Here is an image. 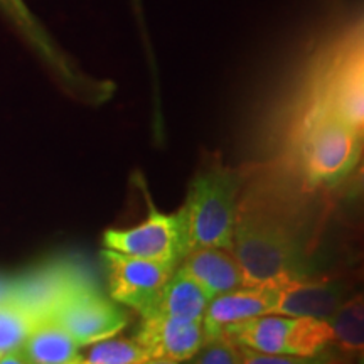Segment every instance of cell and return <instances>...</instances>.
I'll use <instances>...</instances> for the list:
<instances>
[{
    "label": "cell",
    "instance_id": "d6986e66",
    "mask_svg": "<svg viewBox=\"0 0 364 364\" xmlns=\"http://www.w3.org/2000/svg\"><path fill=\"white\" fill-rule=\"evenodd\" d=\"M191 364H241V348L235 341L220 336L206 341Z\"/></svg>",
    "mask_w": 364,
    "mask_h": 364
},
{
    "label": "cell",
    "instance_id": "44dd1931",
    "mask_svg": "<svg viewBox=\"0 0 364 364\" xmlns=\"http://www.w3.org/2000/svg\"><path fill=\"white\" fill-rule=\"evenodd\" d=\"M14 295V277H7L0 273V304L12 300Z\"/></svg>",
    "mask_w": 364,
    "mask_h": 364
},
{
    "label": "cell",
    "instance_id": "9a60e30c",
    "mask_svg": "<svg viewBox=\"0 0 364 364\" xmlns=\"http://www.w3.org/2000/svg\"><path fill=\"white\" fill-rule=\"evenodd\" d=\"M206 292L196 282L181 270L179 265L164 285L156 306L149 316L179 318V321H203L209 304Z\"/></svg>",
    "mask_w": 364,
    "mask_h": 364
},
{
    "label": "cell",
    "instance_id": "5bb4252c",
    "mask_svg": "<svg viewBox=\"0 0 364 364\" xmlns=\"http://www.w3.org/2000/svg\"><path fill=\"white\" fill-rule=\"evenodd\" d=\"M27 364H76L81 348L51 317L39 321L17 351Z\"/></svg>",
    "mask_w": 364,
    "mask_h": 364
},
{
    "label": "cell",
    "instance_id": "4fadbf2b",
    "mask_svg": "<svg viewBox=\"0 0 364 364\" xmlns=\"http://www.w3.org/2000/svg\"><path fill=\"white\" fill-rule=\"evenodd\" d=\"M179 268L201 287L209 299L245 287L243 270L230 248H193L184 255Z\"/></svg>",
    "mask_w": 364,
    "mask_h": 364
},
{
    "label": "cell",
    "instance_id": "5b68a950",
    "mask_svg": "<svg viewBox=\"0 0 364 364\" xmlns=\"http://www.w3.org/2000/svg\"><path fill=\"white\" fill-rule=\"evenodd\" d=\"M95 284L93 275L71 258L44 262L24 275L14 277V302L24 307L36 321L51 317L73 294Z\"/></svg>",
    "mask_w": 364,
    "mask_h": 364
},
{
    "label": "cell",
    "instance_id": "9c48e42d",
    "mask_svg": "<svg viewBox=\"0 0 364 364\" xmlns=\"http://www.w3.org/2000/svg\"><path fill=\"white\" fill-rule=\"evenodd\" d=\"M0 11L12 22V26L19 31L22 38L29 43L36 54L71 90L80 91L85 97H88V100H98V102L110 95V85L98 83V81L86 78L83 73L73 65L70 58L58 48L51 36L48 34L44 26L27 9L24 0H0Z\"/></svg>",
    "mask_w": 364,
    "mask_h": 364
},
{
    "label": "cell",
    "instance_id": "52a82bcc",
    "mask_svg": "<svg viewBox=\"0 0 364 364\" xmlns=\"http://www.w3.org/2000/svg\"><path fill=\"white\" fill-rule=\"evenodd\" d=\"M102 258L112 300L134 309L142 317L149 316L156 306L164 285L177 268L171 263H159L108 248L102 252Z\"/></svg>",
    "mask_w": 364,
    "mask_h": 364
},
{
    "label": "cell",
    "instance_id": "30bf717a",
    "mask_svg": "<svg viewBox=\"0 0 364 364\" xmlns=\"http://www.w3.org/2000/svg\"><path fill=\"white\" fill-rule=\"evenodd\" d=\"M135 339L150 358L182 363L193 359L206 343L203 321H179L171 317H142Z\"/></svg>",
    "mask_w": 364,
    "mask_h": 364
},
{
    "label": "cell",
    "instance_id": "e0dca14e",
    "mask_svg": "<svg viewBox=\"0 0 364 364\" xmlns=\"http://www.w3.org/2000/svg\"><path fill=\"white\" fill-rule=\"evenodd\" d=\"M150 359L149 353L135 338H113L90 344L86 354H81L76 364H140Z\"/></svg>",
    "mask_w": 364,
    "mask_h": 364
},
{
    "label": "cell",
    "instance_id": "7c38bea8",
    "mask_svg": "<svg viewBox=\"0 0 364 364\" xmlns=\"http://www.w3.org/2000/svg\"><path fill=\"white\" fill-rule=\"evenodd\" d=\"M273 314V287L245 285L209 300L203 317L206 341L220 338L228 327Z\"/></svg>",
    "mask_w": 364,
    "mask_h": 364
},
{
    "label": "cell",
    "instance_id": "ffe728a7",
    "mask_svg": "<svg viewBox=\"0 0 364 364\" xmlns=\"http://www.w3.org/2000/svg\"><path fill=\"white\" fill-rule=\"evenodd\" d=\"M241 364H326V359L321 356H316V358L277 356V354H265V353L253 351V349H248V348H241Z\"/></svg>",
    "mask_w": 364,
    "mask_h": 364
},
{
    "label": "cell",
    "instance_id": "7a4b0ae2",
    "mask_svg": "<svg viewBox=\"0 0 364 364\" xmlns=\"http://www.w3.org/2000/svg\"><path fill=\"white\" fill-rule=\"evenodd\" d=\"M287 150L309 186H332L358 166L363 130L324 103L297 93L287 127Z\"/></svg>",
    "mask_w": 364,
    "mask_h": 364
},
{
    "label": "cell",
    "instance_id": "8fae6325",
    "mask_svg": "<svg viewBox=\"0 0 364 364\" xmlns=\"http://www.w3.org/2000/svg\"><path fill=\"white\" fill-rule=\"evenodd\" d=\"M343 287L311 277L273 287V314L327 321L343 304Z\"/></svg>",
    "mask_w": 364,
    "mask_h": 364
},
{
    "label": "cell",
    "instance_id": "ba28073f",
    "mask_svg": "<svg viewBox=\"0 0 364 364\" xmlns=\"http://www.w3.org/2000/svg\"><path fill=\"white\" fill-rule=\"evenodd\" d=\"M51 318L71 336L80 348L113 338L129 322L127 314L117 306V302L105 297L98 285L73 294L54 311Z\"/></svg>",
    "mask_w": 364,
    "mask_h": 364
},
{
    "label": "cell",
    "instance_id": "2e32d148",
    "mask_svg": "<svg viewBox=\"0 0 364 364\" xmlns=\"http://www.w3.org/2000/svg\"><path fill=\"white\" fill-rule=\"evenodd\" d=\"M332 331V344L344 354L363 358L364 351V300L359 294L348 302H343L327 318Z\"/></svg>",
    "mask_w": 364,
    "mask_h": 364
},
{
    "label": "cell",
    "instance_id": "ac0fdd59",
    "mask_svg": "<svg viewBox=\"0 0 364 364\" xmlns=\"http://www.w3.org/2000/svg\"><path fill=\"white\" fill-rule=\"evenodd\" d=\"M38 321L14 300L0 304V356L17 353Z\"/></svg>",
    "mask_w": 364,
    "mask_h": 364
},
{
    "label": "cell",
    "instance_id": "277c9868",
    "mask_svg": "<svg viewBox=\"0 0 364 364\" xmlns=\"http://www.w3.org/2000/svg\"><path fill=\"white\" fill-rule=\"evenodd\" d=\"M221 336L241 348L277 356L316 358L332 344V331L324 318L267 314L240 322Z\"/></svg>",
    "mask_w": 364,
    "mask_h": 364
},
{
    "label": "cell",
    "instance_id": "3957f363",
    "mask_svg": "<svg viewBox=\"0 0 364 364\" xmlns=\"http://www.w3.org/2000/svg\"><path fill=\"white\" fill-rule=\"evenodd\" d=\"M243 186L241 172L230 167L211 166L199 172L191 184L184 206L179 209L189 250H231Z\"/></svg>",
    "mask_w": 364,
    "mask_h": 364
},
{
    "label": "cell",
    "instance_id": "7402d4cb",
    "mask_svg": "<svg viewBox=\"0 0 364 364\" xmlns=\"http://www.w3.org/2000/svg\"><path fill=\"white\" fill-rule=\"evenodd\" d=\"M0 364H27L19 353H9L0 356Z\"/></svg>",
    "mask_w": 364,
    "mask_h": 364
},
{
    "label": "cell",
    "instance_id": "6da1fadb",
    "mask_svg": "<svg viewBox=\"0 0 364 364\" xmlns=\"http://www.w3.org/2000/svg\"><path fill=\"white\" fill-rule=\"evenodd\" d=\"M300 226L290 196L285 198L277 181L243 186L231 252L243 270L245 285L277 287L309 277Z\"/></svg>",
    "mask_w": 364,
    "mask_h": 364
},
{
    "label": "cell",
    "instance_id": "cb8c5ba5",
    "mask_svg": "<svg viewBox=\"0 0 364 364\" xmlns=\"http://www.w3.org/2000/svg\"><path fill=\"white\" fill-rule=\"evenodd\" d=\"M326 364H327V363H326Z\"/></svg>",
    "mask_w": 364,
    "mask_h": 364
},
{
    "label": "cell",
    "instance_id": "603a6c76",
    "mask_svg": "<svg viewBox=\"0 0 364 364\" xmlns=\"http://www.w3.org/2000/svg\"><path fill=\"white\" fill-rule=\"evenodd\" d=\"M140 364H179V363L171 361V359H164V358H150V359H147V361H144Z\"/></svg>",
    "mask_w": 364,
    "mask_h": 364
},
{
    "label": "cell",
    "instance_id": "8992f818",
    "mask_svg": "<svg viewBox=\"0 0 364 364\" xmlns=\"http://www.w3.org/2000/svg\"><path fill=\"white\" fill-rule=\"evenodd\" d=\"M103 245L108 250L171 265H179L189 252L181 213L159 211L150 199L149 215L140 225L107 230Z\"/></svg>",
    "mask_w": 364,
    "mask_h": 364
}]
</instances>
